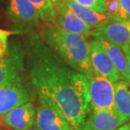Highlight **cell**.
Masks as SVG:
<instances>
[{
  "label": "cell",
  "mask_w": 130,
  "mask_h": 130,
  "mask_svg": "<svg viewBox=\"0 0 130 130\" xmlns=\"http://www.w3.org/2000/svg\"><path fill=\"white\" fill-rule=\"evenodd\" d=\"M91 35L123 48L130 45V20L108 21L95 27Z\"/></svg>",
  "instance_id": "8"
},
{
  "label": "cell",
  "mask_w": 130,
  "mask_h": 130,
  "mask_svg": "<svg viewBox=\"0 0 130 130\" xmlns=\"http://www.w3.org/2000/svg\"><path fill=\"white\" fill-rule=\"evenodd\" d=\"M106 14L110 21H121V8L119 0H105Z\"/></svg>",
  "instance_id": "17"
},
{
  "label": "cell",
  "mask_w": 130,
  "mask_h": 130,
  "mask_svg": "<svg viewBox=\"0 0 130 130\" xmlns=\"http://www.w3.org/2000/svg\"><path fill=\"white\" fill-rule=\"evenodd\" d=\"M35 120L36 106L33 102H28L4 114L3 125L11 130H28L32 128Z\"/></svg>",
  "instance_id": "10"
},
{
  "label": "cell",
  "mask_w": 130,
  "mask_h": 130,
  "mask_svg": "<svg viewBox=\"0 0 130 130\" xmlns=\"http://www.w3.org/2000/svg\"><path fill=\"white\" fill-rule=\"evenodd\" d=\"M122 49H123V53H124V54H125V57H126V59H127V64H128V74H129V76H130V45L123 46Z\"/></svg>",
  "instance_id": "21"
},
{
  "label": "cell",
  "mask_w": 130,
  "mask_h": 130,
  "mask_svg": "<svg viewBox=\"0 0 130 130\" xmlns=\"http://www.w3.org/2000/svg\"><path fill=\"white\" fill-rule=\"evenodd\" d=\"M123 124L113 110L93 111L88 117L83 130H117Z\"/></svg>",
  "instance_id": "12"
},
{
  "label": "cell",
  "mask_w": 130,
  "mask_h": 130,
  "mask_svg": "<svg viewBox=\"0 0 130 130\" xmlns=\"http://www.w3.org/2000/svg\"><path fill=\"white\" fill-rule=\"evenodd\" d=\"M3 121H4V115L0 114V125L1 126H4L3 125Z\"/></svg>",
  "instance_id": "23"
},
{
  "label": "cell",
  "mask_w": 130,
  "mask_h": 130,
  "mask_svg": "<svg viewBox=\"0 0 130 130\" xmlns=\"http://www.w3.org/2000/svg\"><path fill=\"white\" fill-rule=\"evenodd\" d=\"M56 4L55 22L57 25L66 31L78 34L85 36V38L91 35L93 32V27L91 25L86 24L70 11L62 0Z\"/></svg>",
  "instance_id": "9"
},
{
  "label": "cell",
  "mask_w": 130,
  "mask_h": 130,
  "mask_svg": "<svg viewBox=\"0 0 130 130\" xmlns=\"http://www.w3.org/2000/svg\"><path fill=\"white\" fill-rule=\"evenodd\" d=\"M34 125L40 130H74L66 118L48 101L37 96Z\"/></svg>",
  "instance_id": "6"
},
{
  "label": "cell",
  "mask_w": 130,
  "mask_h": 130,
  "mask_svg": "<svg viewBox=\"0 0 130 130\" xmlns=\"http://www.w3.org/2000/svg\"><path fill=\"white\" fill-rule=\"evenodd\" d=\"M98 39L100 40L101 43L102 44V46L105 47L107 53L109 54L110 58L112 60V63L115 65L117 70L118 71L119 74L121 75L122 79L130 83V76L128 74L127 59L123 49L120 46H117L115 44L110 42V41L104 40V39L101 38H98Z\"/></svg>",
  "instance_id": "15"
},
{
  "label": "cell",
  "mask_w": 130,
  "mask_h": 130,
  "mask_svg": "<svg viewBox=\"0 0 130 130\" xmlns=\"http://www.w3.org/2000/svg\"><path fill=\"white\" fill-rule=\"evenodd\" d=\"M121 8V20H130V0H119Z\"/></svg>",
  "instance_id": "20"
},
{
  "label": "cell",
  "mask_w": 130,
  "mask_h": 130,
  "mask_svg": "<svg viewBox=\"0 0 130 130\" xmlns=\"http://www.w3.org/2000/svg\"><path fill=\"white\" fill-rule=\"evenodd\" d=\"M28 130H40V129H38V128H30V129H28Z\"/></svg>",
  "instance_id": "25"
},
{
  "label": "cell",
  "mask_w": 130,
  "mask_h": 130,
  "mask_svg": "<svg viewBox=\"0 0 130 130\" xmlns=\"http://www.w3.org/2000/svg\"><path fill=\"white\" fill-rule=\"evenodd\" d=\"M89 79L90 106L91 111L113 110L114 85L108 79L97 75L88 76Z\"/></svg>",
  "instance_id": "5"
},
{
  "label": "cell",
  "mask_w": 130,
  "mask_h": 130,
  "mask_svg": "<svg viewBox=\"0 0 130 130\" xmlns=\"http://www.w3.org/2000/svg\"><path fill=\"white\" fill-rule=\"evenodd\" d=\"M62 2L77 17H79L86 24L91 25L93 28L96 27L99 25L110 21V19L106 14L99 13L90 8L84 7L77 4L74 0H62Z\"/></svg>",
  "instance_id": "14"
},
{
  "label": "cell",
  "mask_w": 130,
  "mask_h": 130,
  "mask_svg": "<svg viewBox=\"0 0 130 130\" xmlns=\"http://www.w3.org/2000/svg\"><path fill=\"white\" fill-rule=\"evenodd\" d=\"M36 97L31 82L20 75L0 87V114L4 115L25 103L34 102Z\"/></svg>",
  "instance_id": "3"
},
{
  "label": "cell",
  "mask_w": 130,
  "mask_h": 130,
  "mask_svg": "<svg viewBox=\"0 0 130 130\" xmlns=\"http://www.w3.org/2000/svg\"><path fill=\"white\" fill-rule=\"evenodd\" d=\"M9 14L20 25L27 28L40 27V15L30 0H10Z\"/></svg>",
  "instance_id": "11"
},
{
  "label": "cell",
  "mask_w": 130,
  "mask_h": 130,
  "mask_svg": "<svg viewBox=\"0 0 130 130\" xmlns=\"http://www.w3.org/2000/svg\"><path fill=\"white\" fill-rule=\"evenodd\" d=\"M117 130H130V122L123 124V125L119 127Z\"/></svg>",
  "instance_id": "22"
},
{
  "label": "cell",
  "mask_w": 130,
  "mask_h": 130,
  "mask_svg": "<svg viewBox=\"0 0 130 130\" xmlns=\"http://www.w3.org/2000/svg\"><path fill=\"white\" fill-rule=\"evenodd\" d=\"M12 34V31L0 30V55L4 54L6 52L8 46H9L8 39H9V36H11Z\"/></svg>",
  "instance_id": "19"
},
{
  "label": "cell",
  "mask_w": 130,
  "mask_h": 130,
  "mask_svg": "<svg viewBox=\"0 0 130 130\" xmlns=\"http://www.w3.org/2000/svg\"><path fill=\"white\" fill-rule=\"evenodd\" d=\"M51 1L53 2V4H58V3L60 2L61 0H51Z\"/></svg>",
  "instance_id": "24"
},
{
  "label": "cell",
  "mask_w": 130,
  "mask_h": 130,
  "mask_svg": "<svg viewBox=\"0 0 130 130\" xmlns=\"http://www.w3.org/2000/svg\"><path fill=\"white\" fill-rule=\"evenodd\" d=\"M25 52V67L37 96L53 104L74 130H83L91 111L88 76L69 67L37 35L29 36Z\"/></svg>",
  "instance_id": "1"
},
{
  "label": "cell",
  "mask_w": 130,
  "mask_h": 130,
  "mask_svg": "<svg viewBox=\"0 0 130 130\" xmlns=\"http://www.w3.org/2000/svg\"><path fill=\"white\" fill-rule=\"evenodd\" d=\"M25 69V52L16 41L9 44L6 52L0 55V87L22 75Z\"/></svg>",
  "instance_id": "4"
},
{
  "label": "cell",
  "mask_w": 130,
  "mask_h": 130,
  "mask_svg": "<svg viewBox=\"0 0 130 130\" xmlns=\"http://www.w3.org/2000/svg\"><path fill=\"white\" fill-rule=\"evenodd\" d=\"M113 85L115 90L113 111L124 124L130 122V83L121 79Z\"/></svg>",
  "instance_id": "13"
},
{
  "label": "cell",
  "mask_w": 130,
  "mask_h": 130,
  "mask_svg": "<svg viewBox=\"0 0 130 130\" xmlns=\"http://www.w3.org/2000/svg\"><path fill=\"white\" fill-rule=\"evenodd\" d=\"M42 41L69 67L81 74H94L90 58V43L83 36L66 31L54 23L41 26Z\"/></svg>",
  "instance_id": "2"
},
{
  "label": "cell",
  "mask_w": 130,
  "mask_h": 130,
  "mask_svg": "<svg viewBox=\"0 0 130 130\" xmlns=\"http://www.w3.org/2000/svg\"><path fill=\"white\" fill-rule=\"evenodd\" d=\"M0 130H2V129H1V128H0Z\"/></svg>",
  "instance_id": "26"
},
{
  "label": "cell",
  "mask_w": 130,
  "mask_h": 130,
  "mask_svg": "<svg viewBox=\"0 0 130 130\" xmlns=\"http://www.w3.org/2000/svg\"><path fill=\"white\" fill-rule=\"evenodd\" d=\"M77 4L86 8H90L99 13L106 14L105 0H74Z\"/></svg>",
  "instance_id": "18"
},
{
  "label": "cell",
  "mask_w": 130,
  "mask_h": 130,
  "mask_svg": "<svg viewBox=\"0 0 130 130\" xmlns=\"http://www.w3.org/2000/svg\"><path fill=\"white\" fill-rule=\"evenodd\" d=\"M90 58L95 75L105 78L113 84L123 79L105 47L94 36L90 42Z\"/></svg>",
  "instance_id": "7"
},
{
  "label": "cell",
  "mask_w": 130,
  "mask_h": 130,
  "mask_svg": "<svg viewBox=\"0 0 130 130\" xmlns=\"http://www.w3.org/2000/svg\"><path fill=\"white\" fill-rule=\"evenodd\" d=\"M37 9L41 21L43 23H54L56 9L51 0H30Z\"/></svg>",
  "instance_id": "16"
}]
</instances>
